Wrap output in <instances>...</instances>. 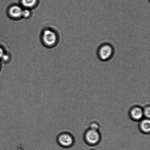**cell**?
I'll use <instances>...</instances> for the list:
<instances>
[{
    "instance_id": "obj_1",
    "label": "cell",
    "mask_w": 150,
    "mask_h": 150,
    "mask_svg": "<svg viewBox=\"0 0 150 150\" xmlns=\"http://www.w3.org/2000/svg\"><path fill=\"white\" fill-rule=\"evenodd\" d=\"M96 54L98 59L101 61H108L114 56V48L111 44L108 42H104L98 46Z\"/></svg>"
},
{
    "instance_id": "obj_2",
    "label": "cell",
    "mask_w": 150,
    "mask_h": 150,
    "mask_svg": "<svg viewBox=\"0 0 150 150\" xmlns=\"http://www.w3.org/2000/svg\"><path fill=\"white\" fill-rule=\"evenodd\" d=\"M83 141L85 144L91 146H95L100 143L101 136L99 131L88 128L83 135Z\"/></svg>"
},
{
    "instance_id": "obj_8",
    "label": "cell",
    "mask_w": 150,
    "mask_h": 150,
    "mask_svg": "<svg viewBox=\"0 0 150 150\" xmlns=\"http://www.w3.org/2000/svg\"><path fill=\"white\" fill-rule=\"evenodd\" d=\"M22 5L27 8H30L36 4L37 0H21Z\"/></svg>"
},
{
    "instance_id": "obj_4",
    "label": "cell",
    "mask_w": 150,
    "mask_h": 150,
    "mask_svg": "<svg viewBox=\"0 0 150 150\" xmlns=\"http://www.w3.org/2000/svg\"><path fill=\"white\" fill-rule=\"evenodd\" d=\"M129 115L133 121L139 122L144 118L143 108L139 105L133 106L129 109Z\"/></svg>"
},
{
    "instance_id": "obj_10",
    "label": "cell",
    "mask_w": 150,
    "mask_h": 150,
    "mask_svg": "<svg viewBox=\"0 0 150 150\" xmlns=\"http://www.w3.org/2000/svg\"><path fill=\"white\" fill-rule=\"evenodd\" d=\"M144 117V118L150 119V106L147 105L143 108Z\"/></svg>"
},
{
    "instance_id": "obj_7",
    "label": "cell",
    "mask_w": 150,
    "mask_h": 150,
    "mask_svg": "<svg viewBox=\"0 0 150 150\" xmlns=\"http://www.w3.org/2000/svg\"><path fill=\"white\" fill-rule=\"evenodd\" d=\"M23 10L18 6H13L10 7L9 13L11 17L13 18H19L22 17Z\"/></svg>"
},
{
    "instance_id": "obj_11",
    "label": "cell",
    "mask_w": 150,
    "mask_h": 150,
    "mask_svg": "<svg viewBox=\"0 0 150 150\" xmlns=\"http://www.w3.org/2000/svg\"><path fill=\"white\" fill-rule=\"evenodd\" d=\"M31 12L28 9H25L23 10V12H22V17L24 18H27L30 17Z\"/></svg>"
},
{
    "instance_id": "obj_6",
    "label": "cell",
    "mask_w": 150,
    "mask_h": 150,
    "mask_svg": "<svg viewBox=\"0 0 150 150\" xmlns=\"http://www.w3.org/2000/svg\"><path fill=\"white\" fill-rule=\"evenodd\" d=\"M139 122L138 127L139 131L145 134H149L150 132L149 119L143 118Z\"/></svg>"
},
{
    "instance_id": "obj_14",
    "label": "cell",
    "mask_w": 150,
    "mask_h": 150,
    "mask_svg": "<svg viewBox=\"0 0 150 150\" xmlns=\"http://www.w3.org/2000/svg\"><path fill=\"white\" fill-rule=\"evenodd\" d=\"M97 145L95 147H94L93 148H92V149H89V150H98V148L97 147Z\"/></svg>"
},
{
    "instance_id": "obj_5",
    "label": "cell",
    "mask_w": 150,
    "mask_h": 150,
    "mask_svg": "<svg viewBox=\"0 0 150 150\" xmlns=\"http://www.w3.org/2000/svg\"><path fill=\"white\" fill-rule=\"evenodd\" d=\"M57 39L56 34L52 30L47 29L44 32L42 40L45 45L49 46H52L56 42Z\"/></svg>"
},
{
    "instance_id": "obj_13",
    "label": "cell",
    "mask_w": 150,
    "mask_h": 150,
    "mask_svg": "<svg viewBox=\"0 0 150 150\" xmlns=\"http://www.w3.org/2000/svg\"><path fill=\"white\" fill-rule=\"evenodd\" d=\"M4 50H3L2 48L0 47V58H2L3 56L4 55Z\"/></svg>"
},
{
    "instance_id": "obj_12",
    "label": "cell",
    "mask_w": 150,
    "mask_h": 150,
    "mask_svg": "<svg viewBox=\"0 0 150 150\" xmlns=\"http://www.w3.org/2000/svg\"><path fill=\"white\" fill-rule=\"evenodd\" d=\"M9 57L8 55L4 54L1 59H2L4 61H7L9 59Z\"/></svg>"
},
{
    "instance_id": "obj_9",
    "label": "cell",
    "mask_w": 150,
    "mask_h": 150,
    "mask_svg": "<svg viewBox=\"0 0 150 150\" xmlns=\"http://www.w3.org/2000/svg\"><path fill=\"white\" fill-rule=\"evenodd\" d=\"M100 125L98 122L94 121L89 123L88 128L92 130L99 131Z\"/></svg>"
},
{
    "instance_id": "obj_3",
    "label": "cell",
    "mask_w": 150,
    "mask_h": 150,
    "mask_svg": "<svg viewBox=\"0 0 150 150\" xmlns=\"http://www.w3.org/2000/svg\"><path fill=\"white\" fill-rule=\"evenodd\" d=\"M57 140L60 146L66 149L71 148L75 144L74 137L71 134L67 132L60 134L58 136Z\"/></svg>"
}]
</instances>
